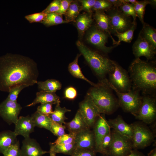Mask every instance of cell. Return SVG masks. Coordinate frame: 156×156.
<instances>
[{
    "instance_id": "35",
    "label": "cell",
    "mask_w": 156,
    "mask_h": 156,
    "mask_svg": "<svg viewBox=\"0 0 156 156\" xmlns=\"http://www.w3.org/2000/svg\"><path fill=\"white\" fill-rule=\"evenodd\" d=\"M112 133L110 131L103 138L96 152L101 153L107 155L108 151L111 143Z\"/></svg>"
},
{
    "instance_id": "4",
    "label": "cell",
    "mask_w": 156,
    "mask_h": 156,
    "mask_svg": "<svg viewBox=\"0 0 156 156\" xmlns=\"http://www.w3.org/2000/svg\"><path fill=\"white\" fill-rule=\"evenodd\" d=\"M107 78L99 81L92 86L87 94L91 98L101 114H110L119 105L118 100L113 93L111 89L107 85Z\"/></svg>"
},
{
    "instance_id": "6",
    "label": "cell",
    "mask_w": 156,
    "mask_h": 156,
    "mask_svg": "<svg viewBox=\"0 0 156 156\" xmlns=\"http://www.w3.org/2000/svg\"><path fill=\"white\" fill-rule=\"evenodd\" d=\"M113 70L108 75L109 82L118 91L127 92L132 89V83L128 73L114 61Z\"/></svg>"
},
{
    "instance_id": "26",
    "label": "cell",
    "mask_w": 156,
    "mask_h": 156,
    "mask_svg": "<svg viewBox=\"0 0 156 156\" xmlns=\"http://www.w3.org/2000/svg\"><path fill=\"white\" fill-rule=\"evenodd\" d=\"M31 117L35 127L43 128L50 131L52 120L49 116L36 111L31 115Z\"/></svg>"
},
{
    "instance_id": "27",
    "label": "cell",
    "mask_w": 156,
    "mask_h": 156,
    "mask_svg": "<svg viewBox=\"0 0 156 156\" xmlns=\"http://www.w3.org/2000/svg\"><path fill=\"white\" fill-rule=\"evenodd\" d=\"M81 55V54H77L74 61L69 64L68 66V71L70 74L74 77L83 79L92 86H94L96 83L90 81L84 76L79 65L78 59Z\"/></svg>"
},
{
    "instance_id": "48",
    "label": "cell",
    "mask_w": 156,
    "mask_h": 156,
    "mask_svg": "<svg viewBox=\"0 0 156 156\" xmlns=\"http://www.w3.org/2000/svg\"><path fill=\"white\" fill-rule=\"evenodd\" d=\"M72 1L69 0H61L59 10L56 13L61 15L65 14Z\"/></svg>"
},
{
    "instance_id": "33",
    "label": "cell",
    "mask_w": 156,
    "mask_h": 156,
    "mask_svg": "<svg viewBox=\"0 0 156 156\" xmlns=\"http://www.w3.org/2000/svg\"><path fill=\"white\" fill-rule=\"evenodd\" d=\"M81 10V7L77 2L73 1L64 14L66 16L65 20L68 22L74 21Z\"/></svg>"
},
{
    "instance_id": "41",
    "label": "cell",
    "mask_w": 156,
    "mask_h": 156,
    "mask_svg": "<svg viewBox=\"0 0 156 156\" xmlns=\"http://www.w3.org/2000/svg\"><path fill=\"white\" fill-rule=\"evenodd\" d=\"M66 127L64 125H61L52 121L50 131L55 135L58 137L65 133Z\"/></svg>"
},
{
    "instance_id": "24",
    "label": "cell",
    "mask_w": 156,
    "mask_h": 156,
    "mask_svg": "<svg viewBox=\"0 0 156 156\" xmlns=\"http://www.w3.org/2000/svg\"><path fill=\"white\" fill-rule=\"evenodd\" d=\"M142 29L138 36L148 42L155 50H156V30L153 27L145 23L143 25Z\"/></svg>"
},
{
    "instance_id": "43",
    "label": "cell",
    "mask_w": 156,
    "mask_h": 156,
    "mask_svg": "<svg viewBox=\"0 0 156 156\" xmlns=\"http://www.w3.org/2000/svg\"><path fill=\"white\" fill-rule=\"evenodd\" d=\"M96 153L94 150L76 148L71 156H96Z\"/></svg>"
},
{
    "instance_id": "2",
    "label": "cell",
    "mask_w": 156,
    "mask_h": 156,
    "mask_svg": "<svg viewBox=\"0 0 156 156\" xmlns=\"http://www.w3.org/2000/svg\"><path fill=\"white\" fill-rule=\"evenodd\" d=\"M132 89L143 94L155 95L156 90V67L155 63L135 59L129 68Z\"/></svg>"
},
{
    "instance_id": "45",
    "label": "cell",
    "mask_w": 156,
    "mask_h": 156,
    "mask_svg": "<svg viewBox=\"0 0 156 156\" xmlns=\"http://www.w3.org/2000/svg\"><path fill=\"white\" fill-rule=\"evenodd\" d=\"M60 2L61 0L53 1L42 12L47 14L57 12L59 10Z\"/></svg>"
},
{
    "instance_id": "52",
    "label": "cell",
    "mask_w": 156,
    "mask_h": 156,
    "mask_svg": "<svg viewBox=\"0 0 156 156\" xmlns=\"http://www.w3.org/2000/svg\"><path fill=\"white\" fill-rule=\"evenodd\" d=\"M126 3L134 4L137 1L136 0H123Z\"/></svg>"
},
{
    "instance_id": "39",
    "label": "cell",
    "mask_w": 156,
    "mask_h": 156,
    "mask_svg": "<svg viewBox=\"0 0 156 156\" xmlns=\"http://www.w3.org/2000/svg\"><path fill=\"white\" fill-rule=\"evenodd\" d=\"M19 145V141H18L4 152L3 153V156H21Z\"/></svg>"
},
{
    "instance_id": "8",
    "label": "cell",
    "mask_w": 156,
    "mask_h": 156,
    "mask_svg": "<svg viewBox=\"0 0 156 156\" xmlns=\"http://www.w3.org/2000/svg\"><path fill=\"white\" fill-rule=\"evenodd\" d=\"M112 139L107 156H126L132 150L131 140L115 131L112 133Z\"/></svg>"
},
{
    "instance_id": "3",
    "label": "cell",
    "mask_w": 156,
    "mask_h": 156,
    "mask_svg": "<svg viewBox=\"0 0 156 156\" xmlns=\"http://www.w3.org/2000/svg\"><path fill=\"white\" fill-rule=\"evenodd\" d=\"M76 44L81 54L99 79V81L107 79V75L114 69V61L91 50L79 41L77 42Z\"/></svg>"
},
{
    "instance_id": "15",
    "label": "cell",
    "mask_w": 156,
    "mask_h": 156,
    "mask_svg": "<svg viewBox=\"0 0 156 156\" xmlns=\"http://www.w3.org/2000/svg\"><path fill=\"white\" fill-rule=\"evenodd\" d=\"M132 51L135 59L144 56L148 60H153L156 53V50L144 39L139 36L133 44Z\"/></svg>"
},
{
    "instance_id": "44",
    "label": "cell",
    "mask_w": 156,
    "mask_h": 156,
    "mask_svg": "<svg viewBox=\"0 0 156 156\" xmlns=\"http://www.w3.org/2000/svg\"><path fill=\"white\" fill-rule=\"evenodd\" d=\"M52 105L50 103L41 104L38 107L36 111L42 114L49 116L53 111Z\"/></svg>"
},
{
    "instance_id": "38",
    "label": "cell",
    "mask_w": 156,
    "mask_h": 156,
    "mask_svg": "<svg viewBox=\"0 0 156 156\" xmlns=\"http://www.w3.org/2000/svg\"><path fill=\"white\" fill-rule=\"evenodd\" d=\"M113 7L112 4L108 0H95L92 9L95 11H107Z\"/></svg>"
},
{
    "instance_id": "19",
    "label": "cell",
    "mask_w": 156,
    "mask_h": 156,
    "mask_svg": "<svg viewBox=\"0 0 156 156\" xmlns=\"http://www.w3.org/2000/svg\"><path fill=\"white\" fill-rule=\"evenodd\" d=\"M108 122L110 127L114 131L131 141L133 133L132 125L127 123L120 116L110 120Z\"/></svg>"
},
{
    "instance_id": "14",
    "label": "cell",
    "mask_w": 156,
    "mask_h": 156,
    "mask_svg": "<svg viewBox=\"0 0 156 156\" xmlns=\"http://www.w3.org/2000/svg\"><path fill=\"white\" fill-rule=\"evenodd\" d=\"M105 114H102L98 117L93 126L95 143L94 150L96 153L103 138L111 131Z\"/></svg>"
},
{
    "instance_id": "23",
    "label": "cell",
    "mask_w": 156,
    "mask_h": 156,
    "mask_svg": "<svg viewBox=\"0 0 156 156\" xmlns=\"http://www.w3.org/2000/svg\"><path fill=\"white\" fill-rule=\"evenodd\" d=\"M17 135L14 132L10 130H5L0 132V153L3 154L8 147L17 141Z\"/></svg>"
},
{
    "instance_id": "46",
    "label": "cell",
    "mask_w": 156,
    "mask_h": 156,
    "mask_svg": "<svg viewBox=\"0 0 156 156\" xmlns=\"http://www.w3.org/2000/svg\"><path fill=\"white\" fill-rule=\"evenodd\" d=\"M64 98L70 100H74L77 97V92L76 89L72 86L66 88L64 91Z\"/></svg>"
},
{
    "instance_id": "10",
    "label": "cell",
    "mask_w": 156,
    "mask_h": 156,
    "mask_svg": "<svg viewBox=\"0 0 156 156\" xmlns=\"http://www.w3.org/2000/svg\"><path fill=\"white\" fill-rule=\"evenodd\" d=\"M132 125L133 133L131 141L133 148H143L149 146L154 140L152 132L142 124L135 123Z\"/></svg>"
},
{
    "instance_id": "5",
    "label": "cell",
    "mask_w": 156,
    "mask_h": 156,
    "mask_svg": "<svg viewBox=\"0 0 156 156\" xmlns=\"http://www.w3.org/2000/svg\"><path fill=\"white\" fill-rule=\"evenodd\" d=\"M106 83L108 86L116 93L118 98L119 105L125 112H129L135 116L141 104L142 96L140 92L131 89L129 91L120 92L116 90L108 82Z\"/></svg>"
},
{
    "instance_id": "37",
    "label": "cell",
    "mask_w": 156,
    "mask_h": 156,
    "mask_svg": "<svg viewBox=\"0 0 156 156\" xmlns=\"http://www.w3.org/2000/svg\"><path fill=\"white\" fill-rule=\"evenodd\" d=\"M75 135H76L71 133H65L58 137L54 142L51 143L58 145L72 143L75 142Z\"/></svg>"
},
{
    "instance_id": "31",
    "label": "cell",
    "mask_w": 156,
    "mask_h": 156,
    "mask_svg": "<svg viewBox=\"0 0 156 156\" xmlns=\"http://www.w3.org/2000/svg\"><path fill=\"white\" fill-rule=\"evenodd\" d=\"M50 150L56 153H61L71 155L76 148L75 142L64 144H55L50 143Z\"/></svg>"
},
{
    "instance_id": "36",
    "label": "cell",
    "mask_w": 156,
    "mask_h": 156,
    "mask_svg": "<svg viewBox=\"0 0 156 156\" xmlns=\"http://www.w3.org/2000/svg\"><path fill=\"white\" fill-rule=\"evenodd\" d=\"M123 2L118 8L125 15L128 16H132L133 22L136 21L138 16L134 10V4Z\"/></svg>"
},
{
    "instance_id": "54",
    "label": "cell",
    "mask_w": 156,
    "mask_h": 156,
    "mask_svg": "<svg viewBox=\"0 0 156 156\" xmlns=\"http://www.w3.org/2000/svg\"><path fill=\"white\" fill-rule=\"evenodd\" d=\"M49 153L50 156H56V153L51 150L49 151Z\"/></svg>"
},
{
    "instance_id": "18",
    "label": "cell",
    "mask_w": 156,
    "mask_h": 156,
    "mask_svg": "<svg viewBox=\"0 0 156 156\" xmlns=\"http://www.w3.org/2000/svg\"><path fill=\"white\" fill-rule=\"evenodd\" d=\"M14 132L17 136L20 135L25 138L29 137L30 134L34 131L35 127L31 116H21L15 124Z\"/></svg>"
},
{
    "instance_id": "42",
    "label": "cell",
    "mask_w": 156,
    "mask_h": 156,
    "mask_svg": "<svg viewBox=\"0 0 156 156\" xmlns=\"http://www.w3.org/2000/svg\"><path fill=\"white\" fill-rule=\"evenodd\" d=\"M47 15V14L41 12L28 15L25 16V17L30 23H41Z\"/></svg>"
},
{
    "instance_id": "17",
    "label": "cell",
    "mask_w": 156,
    "mask_h": 156,
    "mask_svg": "<svg viewBox=\"0 0 156 156\" xmlns=\"http://www.w3.org/2000/svg\"><path fill=\"white\" fill-rule=\"evenodd\" d=\"M21 156H42L49 151L43 150L35 139L30 137L25 138L21 149Z\"/></svg>"
},
{
    "instance_id": "16",
    "label": "cell",
    "mask_w": 156,
    "mask_h": 156,
    "mask_svg": "<svg viewBox=\"0 0 156 156\" xmlns=\"http://www.w3.org/2000/svg\"><path fill=\"white\" fill-rule=\"evenodd\" d=\"M75 143L76 148L94 150L95 143L93 131L90 128H88L78 133L75 135Z\"/></svg>"
},
{
    "instance_id": "12",
    "label": "cell",
    "mask_w": 156,
    "mask_h": 156,
    "mask_svg": "<svg viewBox=\"0 0 156 156\" xmlns=\"http://www.w3.org/2000/svg\"><path fill=\"white\" fill-rule=\"evenodd\" d=\"M79 107L78 110L89 127H93L101 113L88 95L79 103Z\"/></svg>"
},
{
    "instance_id": "50",
    "label": "cell",
    "mask_w": 156,
    "mask_h": 156,
    "mask_svg": "<svg viewBox=\"0 0 156 156\" xmlns=\"http://www.w3.org/2000/svg\"><path fill=\"white\" fill-rule=\"evenodd\" d=\"M126 156H145L141 152L136 150H132L130 153Z\"/></svg>"
},
{
    "instance_id": "34",
    "label": "cell",
    "mask_w": 156,
    "mask_h": 156,
    "mask_svg": "<svg viewBox=\"0 0 156 156\" xmlns=\"http://www.w3.org/2000/svg\"><path fill=\"white\" fill-rule=\"evenodd\" d=\"M150 0H143L137 1L134 4V8L136 14L140 20L143 25L145 23L144 21V18L147 5L150 4Z\"/></svg>"
},
{
    "instance_id": "51",
    "label": "cell",
    "mask_w": 156,
    "mask_h": 156,
    "mask_svg": "<svg viewBox=\"0 0 156 156\" xmlns=\"http://www.w3.org/2000/svg\"><path fill=\"white\" fill-rule=\"evenodd\" d=\"M148 156H156V148L152 150L148 153Z\"/></svg>"
},
{
    "instance_id": "29",
    "label": "cell",
    "mask_w": 156,
    "mask_h": 156,
    "mask_svg": "<svg viewBox=\"0 0 156 156\" xmlns=\"http://www.w3.org/2000/svg\"><path fill=\"white\" fill-rule=\"evenodd\" d=\"M71 111L65 107H62L60 104H57L55 110L50 115L49 117L52 120L60 124L63 125L65 123V121L68 118L66 117L65 114Z\"/></svg>"
},
{
    "instance_id": "47",
    "label": "cell",
    "mask_w": 156,
    "mask_h": 156,
    "mask_svg": "<svg viewBox=\"0 0 156 156\" xmlns=\"http://www.w3.org/2000/svg\"><path fill=\"white\" fill-rule=\"evenodd\" d=\"M79 1L81 3V9L91 13L95 0H82Z\"/></svg>"
},
{
    "instance_id": "21",
    "label": "cell",
    "mask_w": 156,
    "mask_h": 156,
    "mask_svg": "<svg viewBox=\"0 0 156 156\" xmlns=\"http://www.w3.org/2000/svg\"><path fill=\"white\" fill-rule=\"evenodd\" d=\"M60 103V97L55 92H49L40 91L36 93V97L33 101L26 107L34 106L40 103L41 104L50 103L52 104H59Z\"/></svg>"
},
{
    "instance_id": "40",
    "label": "cell",
    "mask_w": 156,
    "mask_h": 156,
    "mask_svg": "<svg viewBox=\"0 0 156 156\" xmlns=\"http://www.w3.org/2000/svg\"><path fill=\"white\" fill-rule=\"evenodd\" d=\"M28 87L27 86L21 85L15 86L11 88L9 92V94L7 99L14 101L17 102L18 96L24 88Z\"/></svg>"
},
{
    "instance_id": "9",
    "label": "cell",
    "mask_w": 156,
    "mask_h": 156,
    "mask_svg": "<svg viewBox=\"0 0 156 156\" xmlns=\"http://www.w3.org/2000/svg\"><path fill=\"white\" fill-rule=\"evenodd\" d=\"M156 101L155 95L144 94L141 104L135 115L138 119L146 123L152 122L156 118Z\"/></svg>"
},
{
    "instance_id": "20",
    "label": "cell",
    "mask_w": 156,
    "mask_h": 156,
    "mask_svg": "<svg viewBox=\"0 0 156 156\" xmlns=\"http://www.w3.org/2000/svg\"><path fill=\"white\" fill-rule=\"evenodd\" d=\"M69 133L76 135L80 131L89 127L85 121L83 117L78 110L76 114L71 121L64 124Z\"/></svg>"
},
{
    "instance_id": "11",
    "label": "cell",
    "mask_w": 156,
    "mask_h": 156,
    "mask_svg": "<svg viewBox=\"0 0 156 156\" xmlns=\"http://www.w3.org/2000/svg\"><path fill=\"white\" fill-rule=\"evenodd\" d=\"M109 36L96 26L92 27L88 31L86 40L90 44L105 54L112 51L116 46L107 47L106 45Z\"/></svg>"
},
{
    "instance_id": "30",
    "label": "cell",
    "mask_w": 156,
    "mask_h": 156,
    "mask_svg": "<svg viewBox=\"0 0 156 156\" xmlns=\"http://www.w3.org/2000/svg\"><path fill=\"white\" fill-rule=\"evenodd\" d=\"M133 22V24L129 29L122 33L116 32L114 34L118 38V40L116 44V46L120 44L121 42L128 43H130L131 42L133 38L134 31L137 26L136 21Z\"/></svg>"
},
{
    "instance_id": "28",
    "label": "cell",
    "mask_w": 156,
    "mask_h": 156,
    "mask_svg": "<svg viewBox=\"0 0 156 156\" xmlns=\"http://www.w3.org/2000/svg\"><path fill=\"white\" fill-rule=\"evenodd\" d=\"M37 84L38 88L40 91L49 92H55L62 88L60 82L53 79H49L43 81H38Z\"/></svg>"
},
{
    "instance_id": "49",
    "label": "cell",
    "mask_w": 156,
    "mask_h": 156,
    "mask_svg": "<svg viewBox=\"0 0 156 156\" xmlns=\"http://www.w3.org/2000/svg\"><path fill=\"white\" fill-rule=\"evenodd\" d=\"M113 7L118 8L123 3V0H108Z\"/></svg>"
},
{
    "instance_id": "7",
    "label": "cell",
    "mask_w": 156,
    "mask_h": 156,
    "mask_svg": "<svg viewBox=\"0 0 156 156\" xmlns=\"http://www.w3.org/2000/svg\"><path fill=\"white\" fill-rule=\"evenodd\" d=\"M106 14L109 20L110 30L111 33L124 32L129 29L133 22L131 17L125 15L118 8L113 7L107 11Z\"/></svg>"
},
{
    "instance_id": "13",
    "label": "cell",
    "mask_w": 156,
    "mask_h": 156,
    "mask_svg": "<svg viewBox=\"0 0 156 156\" xmlns=\"http://www.w3.org/2000/svg\"><path fill=\"white\" fill-rule=\"evenodd\" d=\"M22 107L17 102L7 98L0 104V116L9 125L16 124Z\"/></svg>"
},
{
    "instance_id": "53",
    "label": "cell",
    "mask_w": 156,
    "mask_h": 156,
    "mask_svg": "<svg viewBox=\"0 0 156 156\" xmlns=\"http://www.w3.org/2000/svg\"><path fill=\"white\" fill-rule=\"evenodd\" d=\"M150 4L153 6H155L156 4V1L155 0H150Z\"/></svg>"
},
{
    "instance_id": "32",
    "label": "cell",
    "mask_w": 156,
    "mask_h": 156,
    "mask_svg": "<svg viewBox=\"0 0 156 156\" xmlns=\"http://www.w3.org/2000/svg\"><path fill=\"white\" fill-rule=\"evenodd\" d=\"M68 22L63 20L61 15L56 13H52L47 14L41 23L49 27Z\"/></svg>"
},
{
    "instance_id": "1",
    "label": "cell",
    "mask_w": 156,
    "mask_h": 156,
    "mask_svg": "<svg viewBox=\"0 0 156 156\" xmlns=\"http://www.w3.org/2000/svg\"><path fill=\"white\" fill-rule=\"evenodd\" d=\"M38 75L36 63L28 57L8 53L0 57V91L9 92L16 86H33Z\"/></svg>"
},
{
    "instance_id": "22",
    "label": "cell",
    "mask_w": 156,
    "mask_h": 156,
    "mask_svg": "<svg viewBox=\"0 0 156 156\" xmlns=\"http://www.w3.org/2000/svg\"><path fill=\"white\" fill-rule=\"evenodd\" d=\"M94 18L96 26L99 29L107 33L111 38L113 44L116 46L117 41L112 36L110 30L109 20L108 16L104 11H96L94 15Z\"/></svg>"
},
{
    "instance_id": "25",
    "label": "cell",
    "mask_w": 156,
    "mask_h": 156,
    "mask_svg": "<svg viewBox=\"0 0 156 156\" xmlns=\"http://www.w3.org/2000/svg\"><path fill=\"white\" fill-rule=\"evenodd\" d=\"M93 22L91 13H84L78 16L76 22L80 36H83L86 31L91 26Z\"/></svg>"
}]
</instances>
